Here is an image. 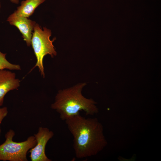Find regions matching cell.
I'll use <instances>...</instances> for the list:
<instances>
[{"mask_svg": "<svg viewBox=\"0 0 161 161\" xmlns=\"http://www.w3.org/2000/svg\"><path fill=\"white\" fill-rule=\"evenodd\" d=\"M65 121L73 136V147L77 158L95 155L107 145L103 126L97 118H86L79 113Z\"/></svg>", "mask_w": 161, "mask_h": 161, "instance_id": "6da1fadb", "label": "cell"}, {"mask_svg": "<svg viewBox=\"0 0 161 161\" xmlns=\"http://www.w3.org/2000/svg\"><path fill=\"white\" fill-rule=\"evenodd\" d=\"M86 84V83H79L60 90L57 94L51 108L59 114L61 120H65L82 110L87 115H92L98 112L96 103L92 99L85 97L82 94V89Z\"/></svg>", "mask_w": 161, "mask_h": 161, "instance_id": "7a4b0ae2", "label": "cell"}, {"mask_svg": "<svg viewBox=\"0 0 161 161\" xmlns=\"http://www.w3.org/2000/svg\"><path fill=\"white\" fill-rule=\"evenodd\" d=\"M14 131L10 129L5 134V142L0 145V160L27 161V152L34 147L36 141L34 136L29 137L26 140L20 142L13 141Z\"/></svg>", "mask_w": 161, "mask_h": 161, "instance_id": "3957f363", "label": "cell"}, {"mask_svg": "<svg viewBox=\"0 0 161 161\" xmlns=\"http://www.w3.org/2000/svg\"><path fill=\"white\" fill-rule=\"evenodd\" d=\"M51 30L46 27L42 30L40 26L36 23L33 29L31 40V45L37 59L35 65L33 68L38 67L41 75L45 77L43 60L46 55L49 54L53 57L57 55L52 43L55 38L51 40Z\"/></svg>", "mask_w": 161, "mask_h": 161, "instance_id": "277c9868", "label": "cell"}, {"mask_svg": "<svg viewBox=\"0 0 161 161\" xmlns=\"http://www.w3.org/2000/svg\"><path fill=\"white\" fill-rule=\"evenodd\" d=\"M54 134L46 127H39L38 132L34 134L36 143L35 146L29 150L30 157L32 161H51L45 154V149L49 140Z\"/></svg>", "mask_w": 161, "mask_h": 161, "instance_id": "5b68a950", "label": "cell"}, {"mask_svg": "<svg viewBox=\"0 0 161 161\" xmlns=\"http://www.w3.org/2000/svg\"><path fill=\"white\" fill-rule=\"evenodd\" d=\"M7 21L10 25L15 26L18 29L27 46H30L31 45L32 31L35 22L19 16L15 12L8 17Z\"/></svg>", "mask_w": 161, "mask_h": 161, "instance_id": "8992f818", "label": "cell"}, {"mask_svg": "<svg viewBox=\"0 0 161 161\" xmlns=\"http://www.w3.org/2000/svg\"><path fill=\"white\" fill-rule=\"evenodd\" d=\"M20 82L16 78L15 73L9 70H0V106L3 104L5 95L10 91L18 88Z\"/></svg>", "mask_w": 161, "mask_h": 161, "instance_id": "52a82bcc", "label": "cell"}, {"mask_svg": "<svg viewBox=\"0 0 161 161\" xmlns=\"http://www.w3.org/2000/svg\"><path fill=\"white\" fill-rule=\"evenodd\" d=\"M45 0H25L15 12L19 16L28 18L33 13L35 9Z\"/></svg>", "mask_w": 161, "mask_h": 161, "instance_id": "ba28073f", "label": "cell"}, {"mask_svg": "<svg viewBox=\"0 0 161 161\" xmlns=\"http://www.w3.org/2000/svg\"><path fill=\"white\" fill-rule=\"evenodd\" d=\"M6 54L0 51V70L5 69L10 70H20V66L18 64H12L6 59Z\"/></svg>", "mask_w": 161, "mask_h": 161, "instance_id": "9c48e42d", "label": "cell"}, {"mask_svg": "<svg viewBox=\"0 0 161 161\" xmlns=\"http://www.w3.org/2000/svg\"><path fill=\"white\" fill-rule=\"evenodd\" d=\"M8 112V110L7 107H4L0 108V126L2 120L7 115ZM1 132V130L0 128V135Z\"/></svg>", "mask_w": 161, "mask_h": 161, "instance_id": "30bf717a", "label": "cell"}, {"mask_svg": "<svg viewBox=\"0 0 161 161\" xmlns=\"http://www.w3.org/2000/svg\"><path fill=\"white\" fill-rule=\"evenodd\" d=\"M11 2L13 3L18 4L19 2V0H10Z\"/></svg>", "mask_w": 161, "mask_h": 161, "instance_id": "8fae6325", "label": "cell"}]
</instances>
